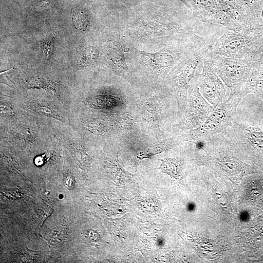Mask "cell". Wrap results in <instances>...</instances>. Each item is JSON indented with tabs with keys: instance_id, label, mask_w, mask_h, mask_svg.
I'll return each instance as SVG.
<instances>
[{
	"instance_id": "1",
	"label": "cell",
	"mask_w": 263,
	"mask_h": 263,
	"mask_svg": "<svg viewBox=\"0 0 263 263\" xmlns=\"http://www.w3.org/2000/svg\"><path fill=\"white\" fill-rule=\"evenodd\" d=\"M230 140L241 154L263 164V121L240 103L226 129Z\"/></svg>"
},
{
	"instance_id": "2",
	"label": "cell",
	"mask_w": 263,
	"mask_h": 263,
	"mask_svg": "<svg viewBox=\"0 0 263 263\" xmlns=\"http://www.w3.org/2000/svg\"><path fill=\"white\" fill-rule=\"evenodd\" d=\"M195 150L204 154L205 160H211L216 168L230 176L254 173L252 168L238 158L241 154L230 140L228 134L218 133L206 140L193 142Z\"/></svg>"
},
{
	"instance_id": "3",
	"label": "cell",
	"mask_w": 263,
	"mask_h": 263,
	"mask_svg": "<svg viewBox=\"0 0 263 263\" xmlns=\"http://www.w3.org/2000/svg\"><path fill=\"white\" fill-rule=\"evenodd\" d=\"M243 97L241 92H232L225 101L213 107L200 126L189 130L188 141L206 140L216 134L226 133L227 128L231 124Z\"/></svg>"
},
{
	"instance_id": "4",
	"label": "cell",
	"mask_w": 263,
	"mask_h": 263,
	"mask_svg": "<svg viewBox=\"0 0 263 263\" xmlns=\"http://www.w3.org/2000/svg\"><path fill=\"white\" fill-rule=\"evenodd\" d=\"M214 106L200 93L196 84L191 87L184 110L180 127L190 130L200 126L207 119Z\"/></svg>"
},
{
	"instance_id": "5",
	"label": "cell",
	"mask_w": 263,
	"mask_h": 263,
	"mask_svg": "<svg viewBox=\"0 0 263 263\" xmlns=\"http://www.w3.org/2000/svg\"><path fill=\"white\" fill-rule=\"evenodd\" d=\"M197 84L202 96L213 106L226 100L225 88L211 70H205L198 77Z\"/></svg>"
},
{
	"instance_id": "6",
	"label": "cell",
	"mask_w": 263,
	"mask_h": 263,
	"mask_svg": "<svg viewBox=\"0 0 263 263\" xmlns=\"http://www.w3.org/2000/svg\"><path fill=\"white\" fill-rule=\"evenodd\" d=\"M107 59L112 70L117 75L131 80L132 75L126 64L120 36L114 37L110 43Z\"/></svg>"
},
{
	"instance_id": "7",
	"label": "cell",
	"mask_w": 263,
	"mask_h": 263,
	"mask_svg": "<svg viewBox=\"0 0 263 263\" xmlns=\"http://www.w3.org/2000/svg\"><path fill=\"white\" fill-rule=\"evenodd\" d=\"M137 52L143 67L153 74L165 73L172 62L171 56L166 52L147 53L138 50Z\"/></svg>"
},
{
	"instance_id": "8",
	"label": "cell",
	"mask_w": 263,
	"mask_h": 263,
	"mask_svg": "<svg viewBox=\"0 0 263 263\" xmlns=\"http://www.w3.org/2000/svg\"><path fill=\"white\" fill-rule=\"evenodd\" d=\"M241 104L263 121V93L249 97L245 96L243 97Z\"/></svg>"
},
{
	"instance_id": "9",
	"label": "cell",
	"mask_w": 263,
	"mask_h": 263,
	"mask_svg": "<svg viewBox=\"0 0 263 263\" xmlns=\"http://www.w3.org/2000/svg\"><path fill=\"white\" fill-rule=\"evenodd\" d=\"M98 56V50L94 46H89L80 52L78 60L83 66L91 65L97 61Z\"/></svg>"
},
{
	"instance_id": "10",
	"label": "cell",
	"mask_w": 263,
	"mask_h": 263,
	"mask_svg": "<svg viewBox=\"0 0 263 263\" xmlns=\"http://www.w3.org/2000/svg\"><path fill=\"white\" fill-rule=\"evenodd\" d=\"M162 163L159 168L162 172L178 178L180 176V165L173 158H166L161 160Z\"/></svg>"
},
{
	"instance_id": "11",
	"label": "cell",
	"mask_w": 263,
	"mask_h": 263,
	"mask_svg": "<svg viewBox=\"0 0 263 263\" xmlns=\"http://www.w3.org/2000/svg\"><path fill=\"white\" fill-rule=\"evenodd\" d=\"M72 20L74 26L78 30H86L89 25L88 15L81 9L75 8L73 11Z\"/></svg>"
},
{
	"instance_id": "12",
	"label": "cell",
	"mask_w": 263,
	"mask_h": 263,
	"mask_svg": "<svg viewBox=\"0 0 263 263\" xmlns=\"http://www.w3.org/2000/svg\"><path fill=\"white\" fill-rule=\"evenodd\" d=\"M55 36L51 35L47 37L42 42V54L46 59H49L53 50Z\"/></svg>"
},
{
	"instance_id": "13",
	"label": "cell",
	"mask_w": 263,
	"mask_h": 263,
	"mask_svg": "<svg viewBox=\"0 0 263 263\" xmlns=\"http://www.w3.org/2000/svg\"><path fill=\"white\" fill-rule=\"evenodd\" d=\"M34 109L38 113L45 115H49L58 119H62L61 115L60 116V114L56 110L49 106H38L35 107Z\"/></svg>"
},
{
	"instance_id": "14",
	"label": "cell",
	"mask_w": 263,
	"mask_h": 263,
	"mask_svg": "<svg viewBox=\"0 0 263 263\" xmlns=\"http://www.w3.org/2000/svg\"><path fill=\"white\" fill-rule=\"evenodd\" d=\"M85 125L89 131L95 134H102L105 131L103 126L97 122H87L85 123Z\"/></svg>"
},
{
	"instance_id": "15",
	"label": "cell",
	"mask_w": 263,
	"mask_h": 263,
	"mask_svg": "<svg viewBox=\"0 0 263 263\" xmlns=\"http://www.w3.org/2000/svg\"><path fill=\"white\" fill-rule=\"evenodd\" d=\"M55 0H44L41 1L36 7V10L38 12H42L51 8Z\"/></svg>"
},
{
	"instance_id": "16",
	"label": "cell",
	"mask_w": 263,
	"mask_h": 263,
	"mask_svg": "<svg viewBox=\"0 0 263 263\" xmlns=\"http://www.w3.org/2000/svg\"><path fill=\"white\" fill-rule=\"evenodd\" d=\"M0 112L1 114H5L11 115L13 114V111L12 110L8 109V108H6V107H4L3 105H1L0 106Z\"/></svg>"
},
{
	"instance_id": "17",
	"label": "cell",
	"mask_w": 263,
	"mask_h": 263,
	"mask_svg": "<svg viewBox=\"0 0 263 263\" xmlns=\"http://www.w3.org/2000/svg\"><path fill=\"white\" fill-rule=\"evenodd\" d=\"M35 163L37 166H40L43 163V158L42 156H38L35 160Z\"/></svg>"
}]
</instances>
